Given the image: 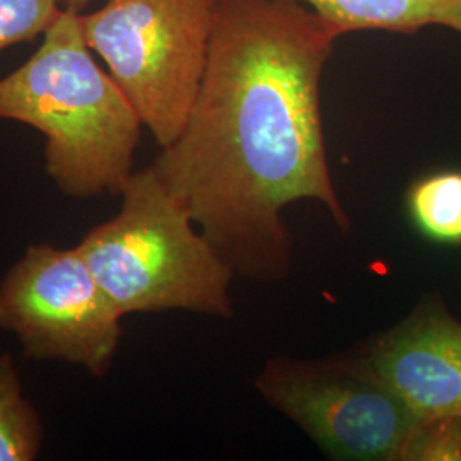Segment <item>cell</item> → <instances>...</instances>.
<instances>
[{
  "label": "cell",
  "mask_w": 461,
  "mask_h": 461,
  "mask_svg": "<svg viewBox=\"0 0 461 461\" xmlns=\"http://www.w3.org/2000/svg\"><path fill=\"white\" fill-rule=\"evenodd\" d=\"M436 24L461 34V0H446Z\"/></svg>",
  "instance_id": "obj_13"
},
{
  "label": "cell",
  "mask_w": 461,
  "mask_h": 461,
  "mask_svg": "<svg viewBox=\"0 0 461 461\" xmlns=\"http://www.w3.org/2000/svg\"><path fill=\"white\" fill-rule=\"evenodd\" d=\"M122 320L77 247L32 245L0 280V329L16 335L34 361H64L104 376Z\"/></svg>",
  "instance_id": "obj_6"
},
{
  "label": "cell",
  "mask_w": 461,
  "mask_h": 461,
  "mask_svg": "<svg viewBox=\"0 0 461 461\" xmlns=\"http://www.w3.org/2000/svg\"><path fill=\"white\" fill-rule=\"evenodd\" d=\"M79 16L62 9L33 57L0 79V120L45 135V169L67 197L120 195L144 125L93 59Z\"/></svg>",
  "instance_id": "obj_2"
},
{
  "label": "cell",
  "mask_w": 461,
  "mask_h": 461,
  "mask_svg": "<svg viewBox=\"0 0 461 461\" xmlns=\"http://www.w3.org/2000/svg\"><path fill=\"white\" fill-rule=\"evenodd\" d=\"M342 34L363 30L415 33L434 26L446 0H294Z\"/></svg>",
  "instance_id": "obj_8"
},
{
  "label": "cell",
  "mask_w": 461,
  "mask_h": 461,
  "mask_svg": "<svg viewBox=\"0 0 461 461\" xmlns=\"http://www.w3.org/2000/svg\"><path fill=\"white\" fill-rule=\"evenodd\" d=\"M59 2H60V5H62L64 9L81 13V9L86 7L89 2H93V0H59Z\"/></svg>",
  "instance_id": "obj_14"
},
{
  "label": "cell",
  "mask_w": 461,
  "mask_h": 461,
  "mask_svg": "<svg viewBox=\"0 0 461 461\" xmlns=\"http://www.w3.org/2000/svg\"><path fill=\"white\" fill-rule=\"evenodd\" d=\"M407 207L415 228L443 245H461V171L445 169L413 183Z\"/></svg>",
  "instance_id": "obj_9"
},
{
  "label": "cell",
  "mask_w": 461,
  "mask_h": 461,
  "mask_svg": "<svg viewBox=\"0 0 461 461\" xmlns=\"http://www.w3.org/2000/svg\"><path fill=\"white\" fill-rule=\"evenodd\" d=\"M364 350L417 420L461 417V321L441 297L420 301Z\"/></svg>",
  "instance_id": "obj_7"
},
{
  "label": "cell",
  "mask_w": 461,
  "mask_h": 461,
  "mask_svg": "<svg viewBox=\"0 0 461 461\" xmlns=\"http://www.w3.org/2000/svg\"><path fill=\"white\" fill-rule=\"evenodd\" d=\"M215 7L217 0H106L79 16L87 47L161 148L178 139L197 99Z\"/></svg>",
  "instance_id": "obj_4"
},
{
  "label": "cell",
  "mask_w": 461,
  "mask_h": 461,
  "mask_svg": "<svg viewBox=\"0 0 461 461\" xmlns=\"http://www.w3.org/2000/svg\"><path fill=\"white\" fill-rule=\"evenodd\" d=\"M62 9L59 0H0V51L45 34Z\"/></svg>",
  "instance_id": "obj_11"
},
{
  "label": "cell",
  "mask_w": 461,
  "mask_h": 461,
  "mask_svg": "<svg viewBox=\"0 0 461 461\" xmlns=\"http://www.w3.org/2000/svg\"><path fill=\"white\" fill-rule=\"evenodd\" d=\"M120 197V211L77 247L118 312L232 316L230 289L236 274L156 167L133 171Z\"/></svg>",
  "instance_id": "obj_3"
},
{
  "label": "cell",
  "mask_w": 461,
  "mask_h": 461,
  "mask_svg": "<svg viewBox=\"0 0 461 461\" xmlns=\"http://www.w3.org/2000/svg\"><path fill=\"white\" fill-rule=\"evenodd\" d=\"M461 460V417L419 420L400 461Z\"/></svg>",
  "instance_id": "obj_12"
},
{
  "label": "cell",
  "mask_w": 461,
  "mask_h": 461,
  "mask_svg": "<svg viewBox=\"0 0 461 461\" xmlns=\"http://www.w3.org/2000/svg\"><path fill=\"white\" fill-rule=\"evenodd\" d=\"M255 386L329 456L340 460H400L419 422L364 348L330 359H268Z\"/></svg>",
  "instance_id": "obj_5"
},
{
  "label": "cell",
  "mask_w": 461,
  "mask_h": 461,
  "mask_svg": "<svg viewBox=\"0 0 461 461\" xmlns=\"http://www.w3.org/2000/svg\"><path fill=\"white\" fill-rule=\"evenodd\" d=\"M342 33L294 0H217L203 79L154 167L236 276L285 279L282 211L320 202L350 221L330 175L320 84Z\"/></svg>",
  "instance_id": "obj_1"
},
{
  "label": "cell",
  "mask_w": 461,
  "mask_h": 461,
  "mask_svg": "<svg viewBox=\"0 0 461 461\" xmlns=\"http://www.w3.org/2000/svg\"><path fill=\"white\" fill-rule=\"evenodd\" d=\"M43 446V422L23 392L14 361L0 354V461H32Z\"/></svg>",
  "instance_id": "obj_10"
}]
</instances>
